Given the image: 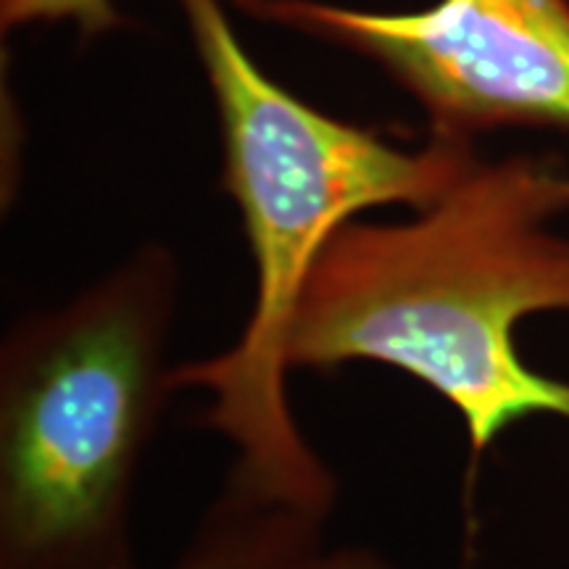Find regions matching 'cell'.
I'll return each instance as SVG.
<instances>
[{"mask_svg": "<svg viewBox=\"0 0 569 569\" xmlns=\"http://www.w3.org/2000/svg\"><path fill=\"white\" fill-rule=\"evenodd\" d=\"M569 172L553 156L475 161L409 222H351L298 298L284 369H401L459 411L472 457L511 425L569 422V382L522 361L525 317L569 311Z\"/></svg>", "mask_w": 569, "mask_h": 569, "instance_id": "cell-1", "label": "cell"}, {"mask_svg": "<svg viewBox=\"0 0 569 569\" xmlns=\"http://www.w3.org/2000/svg\"><path fill=\"white\" fill-rule=\"evenodd\" d=\"M209 77L222 134V184L256 267L253 311L227 351L172 369L174 390L211 396L206 425L238 451L232 467L303 507L330 511L338 482L303 438L288 398L284 340L317 256L375 206L425 209L465 174L472 142L432 138L419 151L327 117L256 67L219 0H180Z\"/></svg>", "mask_w": 569, "mask_h": 569, "instance_id": "cell-2", "label": "cell"}, {"mask_svg": "<svg viewBox=\"0 0 569 569\" xmlns=\"http://www.w3.org/2000/svg\"><path fill=\"white\" fill-rule=\"evenodd\" d=\"M180 290L177 256L146 243L0 340V569H138Z\"/></svg>", "mask_w": 569, "mask_h": 569, "instance_id": "cell-3", "label": "cell"}, {"mask_svg": "<svg viewBox=\"0 0 569 569\" xmlns=\"http://www.w3.org/2000/svg\"><path fill=\"white\" fill-rule=\"evenodd\" d=\"M234 3L380 63L422 106L432 138L472 142L501 127L569 132V0H438L411 13Z\"/></svg>", "mask_w": 569, "mask_h": 569, "instance_id": "cell-4", "label": "cell"}, {"mask_svg": "<svg viewBox=\"0 0 569 569\" xmlns=\"http://www.w3.org/2000/svg\"><path fill=\"white\" fill-rule=\"evenodd\" d=\"M327 519L330 511L269 493L230 467L169 569H311L325 551Z\"/></svg>", "mask_w": 569, "mask_h": 569, "instance_id": "cell-5", "label": "cell"}, {"mask_svg": "<svg viewBox=\"0 0 569 569\" xmlns=\"http://www.w3.org/2000/svg\"><path fill=\"white\" fill-rule=\"evenodd\" d=\"M0 21L3 30L38 21H74L82 34H98L122 19L111 0H0Z\"/></svg>", "mask_w": 569, "mask_h": 569, "instance_id": "cell-6", "label": "cell"}, {"mask_svg": "<svg viewBox=\"0 0 569 569\" xmlns=\"http://www.w3.org/2000/svg\"><path fill=\"white\" fill-rule=\"evenodd\" d=\"M311 569H393V565L367 546H343V549L319 553Z\"/></svg>", "mask_w": 569, "mask_h": 569, "instance_id": "cell-7", "label": "cell"}]
</instances>
